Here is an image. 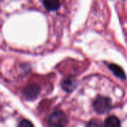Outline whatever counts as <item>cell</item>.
I'll return each instance as SVG.
<instances>
[{
	"label": "cell",
	"mask_w": 127,
	"mask_h": 127,
	"mask_svg": "<svg viewBox=\"0 0 127 127\" xmlns=\"http://www.w3.org/2000/svg\"><path fill=\"white\" fill-rule=\"evenodd\" d=\"M94 109L99 114H104L108 112L112 109L111 99L107 97L99 96L94 101Z\"/></svg>",
	"instance_id": "obj_1"
},
{
	"label": "cell",
	"mask_w": 127,
	"mask_h": 127,
	"mask_svg": "<svg viewBox=\"0 0 127 127\" xmlns=\"http://www.w3.org/2000/svg\"><path fill=\"white\" fill-rule=\"evenodd\" d=\"M67 123L68 120L66 115L61 111H57L52 113L48 119V124L50 127H65Z\"/></svg>",
	"instance_id": "obj_2"
},
{
	"label": "cell",
	"mask_w": 127,
	"mask_h": 127,
	"mask_svg": "<svg viewBox=\"0 0 127 127\" xmlns=\"http://www.w3.org/2000/svg\"><path fill=\"white\" fill-rule=\"evenodd\" d=\"M39 92H40V88L38 85L30 84L25 88L23 91V95L25 99L32 100L37 97V96L39 94Z\"/></svg>",
	"instance_id": "obj_3"
},
{
	"label": "cell",
	"mask_w": 127,
	"mask_h": 127,
	"mask_svg": "<svg viewBox=\"0 0 127 127\" xmlns=\"http://www.w3.org/2000/svg\"><path fill=\"white\" fill-rule=\"evenodd\" d=\"M62 89L66 92H73L77 86V81L72 77H68L64 79L61 83Z\"/></svg>",
	"instance_id": "obj_4"
},
{
	"label": "cell",
	"mask_w": 127,
	"mask_h": 127,
	"mask_svg": "<svg viewBox=\"0 0 127 127\" xmlns=\"http://www.w3.org/2000/svg\"><path fill=\"white\" fill-rule=\"evenodd\" d=\"M110 70L115 74V76H117L118 77L122 79V80H124L126 79V74H125V72L118 65H115V64H110L109 65Z\"/></svg>",
	"instance_id": "obj_5"
},
{
	"label": "cell",
	"mask_w": 127,
	"mask_h": 127,
	"mask_svg": "<svg viewBox=\"0 0 127 127\" xmlns=\"http://www.w3.org/2000/svg\"><path fill=\"white\" fill-rule=\"evenodd\" d=\"M43 4L48 10H57L60 6L59 0H43Z\"/></svg>",
	"instance_id": "obj_6"
},
{
	"label": "cell",
	"mask_w": 127,
	"mask_h": 127,
	"mask_svg": "<svg viewBox=\"0 0 127 127\" xmlns=\"http://www.w3.org/2000/svg\"><path fill=\"white\" fill-rule=\"evenodd\" d=\"M104 126L108 127H121V122L117 117L110 116L106 120Z\"/></svg>",
	"instance_id": "obj_7"
},
{
	"label": "cell",
	"mask_w": 127,
	"mask_h": 127,
	"mask_svg": "<svg viewBox=\"0 0 127 127\" xmlns=\"http://www.w3.org/2000/svg\"><path fill=\"white\" fill-rule=\"evenodd\" d=\"M33 124L31 122H30L29 121H28V120H23L19 124V127H33Z\"/></svg>",
	"instance_id": "obj_8"
},
{
	"label": "cell",
	"mask_w": 127,
	"mask_h": 127,
	"mask_svg": "<svg viewBox=\"0 0 127 127\" xmlns=\"http://www.w3.org/2000/svg\"><path fill=\"white\" fill-rule=\"evenodd\" d=\"M88 126H89V127H98V126H103V124H102L99 121L93 120V121H91L88 124Z\"/></svg>",
	"instance_id": "obj_9"
}]
</instances>
